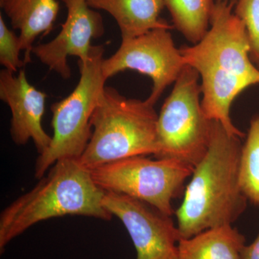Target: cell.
Listing matches in <instances>:
<instances>
[{
    "instance_id": "cell-18",
    "label": "cell",
    "mask_w": 259,
    "mask_h": 259,
    "mask_svg": "<svg viewBox=\"0 0 259 259\" xmlns=\"http://www.w3.org/2000/svg\"><path fill=\"white\" fill-rule=\"evenodd\" d=\"M21 51L20 37L7 26L3 15H0V64L4 69L16 73L23 69L25 64L20 58Z\"/></svg>"
},
{
    "instance_id": "cell-9",
    "label": "cell",
    "mask_w": 259,
    "mask_h": 259,
    "mask_svg": "<svg viewBox=\"0 0 259 259\" xmlns=\"http://www.w3.org/2000/svg\"><path fill=\"white\" fill-rule=\"evenodd\" d=\"M103 205L125 226L136 259H179L180 235L171 217L142 201L115 192H105Z\"/></svg>"
},
{
    "instance_id": "cell-3",
    "label": "cell",
    "mask_w": 259,
    "mask_h": 259,
    "mask_svg": "<svg viewBox=\"0 0 259 259\" xmlns=\"http://www.w3.org/2000/svg\"><path fill=\"white\" fill-rule=\"evenodd\" d=\"M31 190L19 197L0 215V253L10 242L37 223L66 215L110 221L103 205L105 192L79 159L56 162Z\"/></svg>"
},
{
    "instance_id": "cell-5",
    "label": "cell",
    "mask_w": 259,
    "mask_h": 259,
    "mask_svg": "<svg viewBox=\"0 0 259 259\" xmlns=\"http://www.w3.org/2000/svg\"><path fill=\"white\" fill-rule=\"evenodd\" d=\"M105 48L93 46L86 61L79 60L80 79L69 96L51 107L53 136L50 146L37 158L35 177L40 180L59 160L79 159L90 142L92 117L105 88L102 72Z\"/></svg>"
},
{
    "instance_id": "cell-7",
    "label": "cell",
    "mask_w": 259,
    "mask_h": 259,
    "mask_svg": "<svg viewBox=\"0 0 259 259\" xmlns=\"http://www.w3.org/2000/svg\"><path fill=\"white\" fill-rule=\"evenodd\" d=\"M194 167L171 159L146 156L123 158L91 170L93 180L105 192L125 194L171 217L174 199L185 190Z\"/></svg>"
},
{
    "instance_id": "cell-1",
    "label": "cell",
    "mask_w": 259,
    "mask_h": 259,
    "mask_svg": "<svg viewBox=\"0 0 259 259\" xmlns=\"http://www.w3.org/2000/svg\"><path fill=\"white\" fill-rule=\"evenodd\" d=\"M236 0H217L208 31L193 46L181 47L186 64L202 80V110L228 134L243 139L231 118L232 104L247 88L259 84V69L250 59V44L244 23L234 13Z\"/></svg>"
},
{
    "instance_id": "cell-13",
    "label": "cell",
    "mask_w": 259,
    "mask_h": 259,
    "mask_svg": "<svg viewBox=\"0 0 259 259\" xmlns=\"http://www.w3.org/2000/svg\"><path fill=\"white\" fill-rule=\"evenodd\" d=\"M94 10H104L115 19L122 40L134 38L156 28L171 30L173 25L160 18L164 0H87Z\"/></svg>"
},
{
    "instance_id": "cell-8",
    "label": "cell",
    "mask_w": 259,
    "mask_h": 259,
    "mask_svg": "<svg viewBox=\"0 0 259 259\" xmlns=\"http://www.w3.org/2000/svg\"><path fill=\"white\" fill-rule=\"evenodd\" d=\"M186 65L169 30L156 28L134 38L122 40L115 54L104 59L102 69L107 79L126 70L149 76L153 87L146 100L155 105L164 90L176 81Z\"/></svg>"
},
{
    "instance_id": "cell-16",
    "label": "cell",
    "mask_w": 259,
    "mask_h": 259,
    "mask_svg": "<svg viewBox=\"0 0 259 259\" xmlns=\"http://www.w3.org/2000/svg\"><path fill=\"white\" fill-rule=\"evenodd\" d=\"M239 178L246 198L259 206V114L250 120L246 140L242 145Z\"/></svg>"
},
{
    "instance_id": "cell-11",
    "label": "cell",
    "mask_w": 259,
    "mask_h": 259,
    "mask_svg": "<svg viewBox=\"0 0 259 259\" xmlns=\"http://www.w3.org/2000/svg\"><path fill=\"white\" fill-rule=\"evenodd\" d=\"M15 74L7 69L0 71V99L11 110L10 136L18 146L32 140L38 154H42L51 142L42 125L47 95L29 83L23 69Z\"/></svg>"
},
{
    "instance_id": "cell-14",
    "label": "cell",
    "mask_w": 259,
    "mask_h": 259,
    "mask_svg": "<svg viewBox=\"0 0 259 259\" xmlns=\"http://www.w3.org/2000/svg\"><path fill=\"white\" fill-rule=\"evenodd\" d=\"M245 238L232 225L209 228L178 242L179 259H241Z\"/></svg>"
},
{
    "instance_id": "cell-10",
    "label": "cell",
    "mask_w": 259,
    "mask_h": 259,
    "mask_svg": "<svg viewBox=\"0 0 259 259\" xmlns=\"http://www.w3.org/2000/svg\"><path fill=\"white\" fill-rule=\"evenodd\" d=\"M67 9L60 32L51 41L34 46L32 54L64 79L71 77L69 56L88 59L93 39L105 32L101 15L90 8L87 0H61Z\"/></svg>"
},
{
    "instance_id": "cell-4",
    "label": "cell",
    "mask_w": 259,
    "mask_h": 259,
    "mask_svg": "<svg viewBox=\"0 0 259 259\" xmlns=\"http://www.w3.org/2000/svg\"><path fill=\"white\" fill-rule=\"evenodd\" d=\"M146 100L105 87L92 117L93 133L79 161L89 169L136 156L156 155L158 114Z\"/></svg>"
},
{
    "instance_id": "cell-19",
    "label": "cell",
    "mask_w": 259,
    "mask_h": 259,
    "mask_svg": "<svg viewBox=\"0 0 259 259\" xmlns=\"http://www.w3.org/2000/svg\"><path fill=\"white\" fill-rule=\"evenodd\" d=\"M241 259H259V233L251 244L245 245L242 251Z\"/></svg>"
},
{
    "instance_id": "cell-17",
    "label": "cell",
    "mask_w": 259,
    "mask_h": 259,
    "mask_svg": "<svg viewBox=\"0 0 259 259\" xmlns=\"http://www.w3.org/2000/svg\"><path fill=\"white\" fill-rule=\"evenodd\" d=\"M234 13L244 23L250 44V59L259 66V0H237Z\"/></svg>"
},
{
    "instance_id": "cell-12",
    "label": "cell",
    "mask_w": 259,
    "mask_h": 259,
    "mask_svg": "<svg viewBox=\"0 0 259 259\" xmlns=\"http://www.w3.org/2000/svg\"><path fill=\"white\" fill-rule=\"evenodd\" d=\"M0 7L9 18L12 27L20 31L24 64L31 62L35 39L54 29L59 3L57 0H0Z\"/></svg>"
},
{
    "instance_id": "cell-15",
    "label": "cell",
    "mask_w": 259,
    "mask_h": 259,
    "mask_svg": "<svg viewBox=\"0 0 259 259\" xmlns=\"http://www.w3.org/2000/svg\"><path fill=\"white\" fill-rule=\"evenodd\" d=\"M214 3V0H164L174 28L193 45L208 31Z\"/></svg>"
},
{
    "instance_id": "cell-6",
    "label": "cell",
    "mask_w": 259,
    "mask_h": 259,
    "mask_svg": "<svg viewBox=\"0 0 259 259\" xmlns=\"http://www.w3.org/2000/svg\"><path fill=\"white\" fill-rule=\"evenodd\" d=\"M199 78L197 70L186 65L165 100L158 117L156 158L195 167L208 151L213 120L202 110Z\"/></svg>"
},
{
    "instance_id": "cell-2",
    "label": "cell",
    "mask_w": 259,
    "mask_h": 259,
    "mask_svg": "<svg viewBox=\"0 0 259 259\" xmlns=\"http://www.w3.org/2000/svg\"><path fill=\"white\" fill-rule=\"evenodd\" d=\"M241 138L213 121L207 153L194 168L175 212L180 238H189L216 227L232 225L243 214L248 199L240 185Z\"/></svg>"
}]
</instances>
